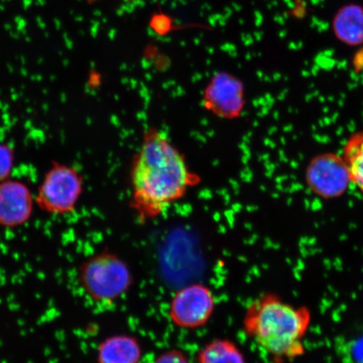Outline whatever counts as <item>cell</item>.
Returning a JSON list of instances; mask_svg holds the SVG:
<instances>
[{
    "instance_id": "cell-3",
    "label": "cell",
    "mask_w": 363,
    "mask_h": 363,
    "mask_svg": "<svg viewBox=\"0 0 363 363\" xmlns=\"http://www.w3.org/2000/svg\"><path fill=\"white\" fill-rule=\"evenodd\" d=\"M78 279L92 301L111 305L127 293L134 284L133 272L116 254L104 251L81 263Z\"/></svg>"
},
{
    "instance_id": "cell-5",
    "label": "cell",
    "mask_w": 363,
    "mask_h": 363,
    "mask_svg": "<svg viewBox=\"0 0 363 363\" xmlns=\"http://www.w3.org/2000/svg\"><path fill=\"white\" fill-rule=\"evenodd\" d=\"M216 308V298L212 290L201 283L180 289L172 296L169 316L177 328L196 330L211 320Z\"/></svg>"
},
{
    "instance_id": "cell-4",
    "label": "cell",
    "mask_w": 363,
    "mask_h": 363,
    "mask_svg": "<svg viewBox=\"0 0 363 363\" xmlns=\"http://www.w3.org/2000/svg\"><path fill=\"white\" fill-rule=\"evenodd\" d=\"M84 185L83 175L76 167L54 162L36 190L35 206L50 215L71 214L78 206Z\"/></svg>"
},
{
    "instance_id": "cell-2",
    "label": "cell",
    "mask_w": 363,
    "mask_h": 363,
    "mask_svg": "<svg viewBox=\"0 0 363 363\" xmlns=\"http://www.w3.org/2000/svg\"><path fill=\"white\" fill-rule=\"evenodd\" d=\"M311 318L310 308L294 306L279 295L267 293L249 303L242 329L275 363H285L305 355L303 340Z\"/></svg>"
},
{
    "instance_id": "cell-7",
    "label": "cell",
    "mask_w": 363,
    "mask_h": 363,
    "mask_svg": "<svg viewBox=\"0 0 363 363\" xmlns=\"http://www.w3.org/2000/svg\"><path fill=\"white\" fill-rule=\"evenodd\" d=\"M203 101L208 110L216 116L234 119L242 113L245 106L242 82L224 72L217 74L204 91Z\"/></svg>"
},
{
    "instance_id": "cell-15",
    "label": "cell",
    "mask_w": 363,
    "mask_h": 363,
    "mask_svg": "<svg viewBox=\"0 0 363 363\" xmlns=\"http://www.w3.org/2000/svg\"><path fill=\"white\" fill-rule=\"evenodd\" d=\"M154 363H190L188 356L179 349H170L157 356Z\"/></svg>"
},
{
    "instance_id": "cell-6",
    "label": "cell",
    "mask_w": 363,
    "mask_h": 363,
    "mask_svg": "<svg viewBox=\"0 0 363 363\" xmlns=\"http://www.w3.org/2000/svg\"><path fill=\"white\" fill-rule=\"evenodd\" d=\"M305 179L308 189L325 199L342 197L352 184L342 155L333 152L313 157L306 167Z\"/></svg>"
},
{
    "instance_id": "cell-14",
    "label": "cell",
    "mask_w": 363,
    "mask_h": 363,
    "mask_svg": "<svg viewBox=\"0 0 363 363\" xmlns=\"http://www.w3.org/2000/svg\"><path fill=\"white\" fill-rule=\"evenodd\" d=\"M15 162L13 150L9 145L0 143V182L11 178Z\"/></svg>"
},
{
    "instance_id": "cell-8",
    "label": "cell",
    "mask_w": 363,
    "mask_h": 363,
    "mask_svg": "<svg viewBox=\"0 0 363 363\" xmlns=\"http://www.w3.org/2000/svg\"><path fill=\"white\" fill-rule=\"evenodd\" d=\"M35 195L24 182L9 178L0 182V226L24 225L33 215Z\"/></svg>"
},
{
    "instance_id": "cell-16",
    "label": "cell",
    "mask_w": 363,
    "mask_h": 363,
    "mask_svg": "<svg viewBox=\"0 0 363 363\" xmlns=\"http://www.w3.org/2000/svg\"><path fill=\"white\" fill-rule=\"evenodd\" d=\"M125 1H135V0H125Z\"/></svg>"
},
{
    "instance_id": "cell-12",
    "label": "cell",
    "mask_w": 363,
    "mask_h": 363,
    "mask_svg": "<svg viewBox=\"0 0 363 363\" xmlns=\"http://www.w3.org/2000/svg\"><path fill=\"white\" fill-rule=\"evenodd\" d=\"M342 155L347 163L352 184L363 195V130L349 138L344 145Z\"/></svg>"
},
{
    "instance_id": "cell-13",
    "label": "cell",
    "mask_w": 363,
    "mask_h": 363,
    "mask_svg": "<svg viewBox=\"0 0 363 363\" xmlns=\"http://www.w3.org/2000/svg\"><path fill=\"white\" fill-rule=\"evenodd\" d=\"M335 352L343 363H363V335L337 338Z\"/></svg>"
},
{
    "instance_id": "cell-10",
    "label": "cell",
    "mask_w": 363,
    "mask_h": 363,
    "mask_svg": "<svg viewBox=\"0 0 363 363\" xmlns=\"http://www.w3.org/2000/svg\"><path fill=\"white\" fill-rule=\"evenodd\" d=\"M333 30L344 44L351 47L363 44V7L349 4L340 9L334 18Z\"/></svg>"
},
{
    "instance_id": "cell-9",
    "label": "cell",
    "mask_w": 363,
    "mask_h": 363,
    "mask_svg": "<svg viewBox=\"0 0 363 363\" xmlns=\"http://www.w3.org/2000/svg\"><path fill=\"white\" fill-rule=\"evenodd\" d=\"M143 348L138 338L129 335H116L99 345L98 363H140Z\"/></svg>"
},
{
    "instance_id": "cell-1",
    "label": "cell",
    "mask_w": 363,
    "mask_h": 363,
    "mask_svg": "<svg viewBox=\"0 0 363 363\" xmlns=\"http://www.w3.org/2000/svg\"><path fill=\"white\" fill-rule=\"evenodd\" d=\"M198 183L169 135L149 128L130 169V203L140 220L164 214Z\"/></svg>"
},
{
    "instance_id": "cell-11",
    "label": "cell",
    "mask_w": 363,
    "mask_h": 363,
    "mask_svg": "<svg viewBox=\"0 0 363 363\" xmlns=\"http://www.w3.org/2000/svg\"><path fill=\"white\" fill-rule=\"evenodd\" d=\"M198 363H247L237 343L229 339H215L197 353Z\"/></svg>"
}]
</instances>
